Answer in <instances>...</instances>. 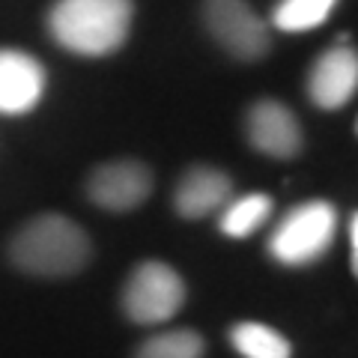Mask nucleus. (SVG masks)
Here are the masks:
<instances>
[{"mask_svg": "<svg viewBox=\"0 0 358 358\" xmlns=\"http://www.w3.org/2000/svg\"><path fill=\"white\" fill-rule=\"evenodd\" d=\"M45 93V69L18 48H0V114H27Z\"/></svg>", "mask_w": 358, "mask_h": 358, "instance_id": "obj_8", "label": "nucleus"}, {"mask_svg": "<svg viewBox=\"0 0 358 358\" xmlns=\"http://www.w3.org/2000/svg\"><path fill=\"white\" fill-rule=\"evenodd\" d=\"M338 233V209L326 200H308L289 209L268 239V251L284 266H308L329 251Z\"/></svg>", "mask_w": 358, "mask_h": 358, "instance_id": "obj_3", "label": "nucleus"}, {"mask_svg": "<svg viewBox=\"0 0 358 358\" xmlns=\"http://www.w3.org/2000/svg\"><path fill=\"white\" fill-rule=\"evenodd\" d=\"M233 346L245 358H289L293 346L278 329L266 326V322H236L230 331Z\"/></svg>", "mask_w": 358, "mask_h": 358, "instance_id": "obj_11", "label": "nucleus"}, {"mask_svg": "<svg viewBox=\"0 0 358 358\" xmlns=\"http://www.w3.org/2000/svg\"><path fill=\"white\" fill-rule=\"evenodd\" d=\"M134 18L131 0H54L48 30L57 45L81 57H105L122 48Z\"/></svg>", "mask_w": 358, "mask_h": 358, "instance_id": "obj_1", "label": "nucleus"}, {"mask_svg": "<svg viewBox=\"0 0 358 358\" xmlns=\"http://www.w3.org/2000/svg\"><path fill=\"white\" fill-rule=\"evenodd\" d=\"M203 350L206 343L197 331L176 329V331H162L150 338L134 358H203Z\"/></svg>", "mask_w": 358, "mask_h": 358, "instance_id": "obj_14", "label": "nucleus"}, {"mask_svg": "<svg viewBox=\"0 0 358 358\" xmlns=\"http://www.w3.org/2000/svg\"><path fill=\"white\" fill-rule=\"evenodd\" d=\"M355 87H358V57L352 48H343V45L320 54L308 75L310 102L326 110L343 108L355 96Z\"/></svg>", "mask_w": 358, "mask_h": 358, "instance_id": "obj_9", "label": "nucleus"}, {"mask_svg": "<svg viewBox=\"0 0 358 358\" xmlns=\"http://www.w3.org/2000/svg\"><path fill=\"white\" fill-rule=\"evenodd\" d=\"M185 305V284L176 275V268L159 260L141 263L129 275L122 289V310L138 326H155L176 317Z\"/></svg>", "mask_w": 358, "mask_h": 358, "instance_id": "obj_4", "label": "nucleus"}, {"mask_svg": "<svg viewBox=\"0 0 358 358\" xmlns=\"http://www.w3.org/2000/svg\"><path fill=\"white\" fill-rule=\"evenodd\" d=\"M96 206L126 212L141 206L152 192V173L141 162H110L96 167L87 185Z\"/></svg>", "mask_w": 358, "mask_h": 358, "instance_id": "obj_6", "label": "nucleus"}, {"mask_svg": "<svg viewBox=\"0 0 358 358\" xmlns=\"http://www.w3.org/2000/svg\"><path fill=\"white\" fill-rule=\"evenodd\" d=\"M341 0H281L272 13V24L284 33H305L326 21Z\"/></svg>", "mask_w": 358, "mask_h": 358, "instance_id": "obj_13", "label": "nucleus"}, {"mask_svg": "<svg viewBox=\"0 0 358 358\" xmlns=\"http://www.w3.org/2000/svg\"><path fill=\"white\" fill-rule=\"evenodd\" d=\"M350 242H352L350 251H352V266H355V254H358V245H355V242H358V218H355V215L350 218Z\"/></svg>", "mask_w": 358, "mask_h": 358, "instance_id": "obj_15", "label": "nucleus"}, {"mask_svg": "<svg viewBox=\"0 0 358 358\" xmlns=\"http://www.w3.org/2000/svg\"><path fill=\"white\" fill-rule=\"evenodd\" d=\"M9 257L30 275L63 278L84 268V263L90 260V239L72 218L39 215L15 233Z\"/></svg>", "mask_w": 358, "mask_h": 358, "instance_id": "obj_2", "label": "nucleus"}, {"mask_svg": "<svg viewBox=\"0 0 358 358\" xmlns=\"http://www.w3.org/2000/svg\"><path fill=\"white\" fill-rule=\"evenodd\" d=\"M248 141L263 155L272 159H293L301 150V129L296 114L278 99H260L248 110Z\"/></svg>", "mask_w": 358, "mask_h": 358, "instance_id": "obj_7", "label": "nucleus"}, {"mask_svg": "<svg viewBox=\"0 0 358 358\" xmlns=\"http://www.w3.org/2000/svg\"><path fill=\"white\" fill-rule=\"evenodd\" d=\"M272 197L257 192V194H245L239 200H233V203L221 212V221L218 227L224 236H233V239H245L251 236L254 230H260L263 224L268 221L272 215Z\"/></svg>", "mask_w": 358, "mask_h": 358, "instance_id": "obj_12", "label": "nucleus"}, {"mask_svg": "<svg viewBox=\"0 0 358 358\" xmlns=\"http://www.w3.org/2000/svg\"><path fill=\"white\" fill-rule=\"evenodd\" d=\"M203 21L212 39L239 60H260L268 51L266 21L245 0H206Z\"/></svg>", "mask_w": 358, "mask_h": 358, "instance_id": "obj_5", "label": "nucleus"}, {"mask_svg": "<svg viewBox=\"0 0 358 358\" xmlns=\"http://www.w3.org/2000/svg\"><path fill=\"white\" fill-rule=\"evenodd\" d=\"M230 192L233 182L224 171H218V167H192L179 179L173 192V209L188 221L203 218L209 212L227 206Z\"/></svg>", "mask_w": 358, "mask_h": 358, "instance_id": "obj_10", "label": "nucleus"}]
</instances>
